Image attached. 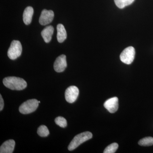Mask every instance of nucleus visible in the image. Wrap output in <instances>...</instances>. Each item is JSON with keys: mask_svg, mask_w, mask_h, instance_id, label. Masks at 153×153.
Masks as SVG:
<instances>
[{"mask_svg": "<svg viewBox=\"0 0 153 153\" xmlns=\"http://www.w3.org/2000/svg\"><path fill=\"white\" fill-rule=\"evenodd\" d=\"M3 84L9 89L13 90H22L27 86L25 79L16 76H8L4 78Z\"/></svg>", "mask_w": 153, "mask_h": 153, "instance_id": "obj_1", "label": "nucleus"}, {"mask_svg": "<svg viewBox=\"0 0 153 153\" xmlns=\"http://www.w3.org/2000/svg\"><path fill=\"white\" fill-rule=\"evenodd\" d=\"M92 137V134L89 131H85L78 134L74 137L68 146V149L69 151L74 150L76 148L86 141L91 139Z\"/></svg>", "mask_w": 153, "mask_h": 153, "instance_id": "obj_2", "label": "nucleus"}, {"mask_svg": "<svg viewBox=\"0 0 153 153\" xmlns=\"http://www.w3.org/2000/svg\"><path fill=\"white\" fill-rule=\"evenodd\" d=\"M39 102L36 99L29 100L22 103L19 108V111L22 114H29L35 111L38 108Z\"/></svg>", "mask_w": 153, "mask_h": 153, "instance_id": "obj_3", "label": "nucleus"}, {"mask_svg": "<svg viewBox=\"0 0 153 153\" xmlns=\"http://www.w3.org/2000/svg\"><path fill=\"white\" fill-rule=\"evenodd\" d=\"M22 52V47L21 42L14 40L11 43L8 51V56L11 60H14L20 57Z\"/></svg>", "mask_w": 153, "mask_h": 153, "instance_id": "obj_4", "label": "nucleus"}, {"mask_svg": "<svg viewBox=\"0 0 153 153\" xmlns=\"http://www.w3.org/2000/svg\"><path fill=\"white\" fill-rule=\"evenodd\" d=\"M135 51L132 47L126 48L121 53L120 59L122 62L126 64H130L134 59Z\"/></svg>", "mask_w": 153, "mask_h": 153, "instance_id": "obj_5", "label": "nucleus"}, {"mask_svg": "<svg viewBox=\"0 0 153 153\" xmlns=\"http://www.w3.org/2000/svg\"><path fill=\"white\" fill-rule=\"evenodd\" d=\"M79 93L78 88L75 86H69L65 91V99L66 101L70 103H73L77 99Z\"/></svg>", "mask_w": 153, "mask_h": 153, "instance_id": "obj_6", "label": "nucleus"}, {"mask_svg": "<svg viewBox=\"0 0 153 153\" xmlns=\"http://www.w3.org/2000/svg\"><path fill=\"white\" fill-rule=\"evenodd\" d=\"M54 13L53 11L44 10L41 12L39 18V23L42 25H46L50 24L53 21Z\"/></svg>", "mask_w": 153, "mask_h": 153, "instance_id": "obj_7", "label": "nucleus"}, {"mask_svg": "<svg viewBox=\"0 0 153 153\" xmlns=\"http://www.w3.org/2000/svg\"><path fill=\"white\" fill-rule=\"evenodd\" d=\"M67 67L66 55H62L57 57L54 64V69L56 72H62Z\"/></svg>", "mask_w": 153, "mask_h": 153, "instance_id": "obj_8", "label": "nucleus"}, {"mask_svg": "<svg viewBox=\"0 0 153 153\" xmlns=\"http://www.w3.org/2000/svg\"><path fill=\"white\" fill-rule=\"evenodd\" d=\"M104 106L111 113H114L118 108V99L113 97L107 100L104 103Z\"/></svg>", "mask_w": 153, "mask_h": 153, "instance_id": "obj_9", "label": "nucleus"}, {"mask_svg": "<svg viewBox=\"0 0 153 153\" xmlns=\"http://www.w3.org/2000/svg\"><path fill=\"white\" fill-rule=\"evenodd\" d=\"M15 141L13 140H9L3 143L0 147L1 153H13L15 146Z\"/></svg>", "mask_w": 153, "mask_h": 153, "instance_id": "obj_10", "label": "nucleus"}, {"mask_svg": "<svg viewBox=\"0 0 153 153\" xmlns=\"http://www.w3.org/2000/svg\"><path fill=\"white\" fill-rule=\"evenodd\" d=\"M54 31V28L52 26H48L42 30L41 36L46 43H49L51 41Z\"/></svg>", "mask_w": 153, "mask_h": 153, "instance_id": "obj_11", "label": "nucleus"}, {"mask_svg": "<svg viewBox=\"0 0 153 153\" xmlns=\"http://www.w3.org/2000/svg\"><path fill=\"white\" fill-rule=\"evenodd\" d=\"M57 40L59 43H61L67 38V33L64 26L62 24H58L57 27Z\"/></svg>", "mask_w": 153, "mask_h": 153, "instance_id": "obj_12", "label": "nucleus"}, {"mask_svg": "<svg viewBox=\"0 0 153 153\" xmlns=\"http://www.w3.org/2000/svg\"><path fill=\"white\" fill-rule=\"evenodd\" d=\"M34 10L31 7H28L25 9L23 13V21L26 25H29L32 22Z\"/></svg>", "mask_w": 153, "mask_h": 153, "instance_id": "obj_13", "label": "nucleus"}, {"mask_svg": "<svg viewBox=\"0 0 153 153\" xmlns=\"http://www.w3.org/2000/svg\"><path fill=\"white\" fill-rule=\"evenodd\" d=\"M114 1L115 4L118 7L123 9L132 4L134 0H114Z\"/></svg>", "mask_w": 153, "mask_h": 153, "instance_id": "obj_14", "label": "nucleus"}, {"mask_svg": "<svg viewBox=\"0 0 153 153\" xmlns=\"http://www.w3.org/2000/svg\"><path fill=\"white\" fill-rule=\"evenodd\" d=\"M139 145L143 146H149L153 145V137H146L140 140L138 142Z\"/></svg>", "mask_w": 153, "mask_h": 153, "instance_id": "obj_15", "label": "nucleus"}, {"mask_svg": "<svg viewBox=\"0 0 153 153\" xmlns=\"http://www.w3.org/2000/svg\"><path fill=\"white\" fill-rule=\"evenodd\" d=\"M37 133L40 137H46L49 135V131L46 126L42 125L38 128Z\"/></svg>", "mask_w": 153, "mask_h": 153, "instance_id": "obj_16", "label": "nucleus"}, {"mask_svg": "<svg viewBox=\"0 0 153 153\" xmlns=\"http://www.w3.org/2000/svg\"><path fill=\"white\" fill-rule=\"evenodd\" d=\"M118 148V144L117 143H113L105 148L103 153H114L117 150Z\"/></svg>", "mask_w": 153, "mask_h": 153, "instance_id": "obj_17", "label": "nucleus"}, {"mask_svg": "<svg viewBox=\"0 0 153 153\" xmlns=\"http://www.w3.org/2000/svg\"><path fill=\"white\" fill-rule=\"evenodd\" d=\"M55 123L57 125L61 128H65L67 126V121L66 119L62 117H58L55 119Z\"/></svg>", "mask_w": 153, "mask_h": 153, "instance_id": "obj_18", "label": "nucleus"}, {"mask_svg": "<svg viewBox=\"0 0 153 153\" xmlns=\"http://www.w3.org/2000/svg\"><path fill=\"white\" fill-rule=\"evenodd\" d=\"M4 107V100L2 97V96L0 94V111L2 110Z\"/></svg>", "mask_w": 153, "mask_h": 153, "instance_id": "obj_19", "label": "nucleus"}, {"mask_svg": "<svg viewBox=\"0 0 153 153\" xmlns=\"http://www.w3.org/2000/svg\"><path fill=\"white\" fill-rule=\"evenodd\" d=\"M38 102H39V103H40V101H38Z\"/></svg>", "mask_w": 153, "mask_h": 153, "instance_id": "obj_20", "label": "nucleus"}]
</instances>
